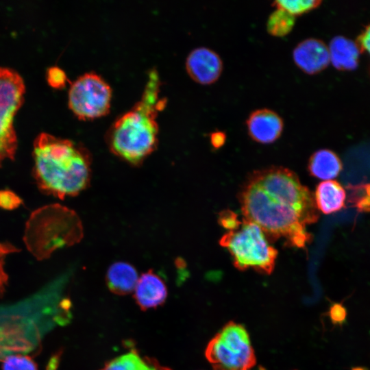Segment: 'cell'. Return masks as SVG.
Wrapping results in <instances>:
<instances>
[{
	"label": "cell",
	"mask_w": 370,
	"mask_h": 370,
	"mask_svg": "<svg viewBox=\"0 0 370 370\" xmlns=\"http://www.w3.org/2000/svg\"><path fill=\"white\" fill-rule=\"evenodd\" d=\"M342 168L339 157L334 151L327 149L314 152L308 164V171L312 176L325 181L337 177Z\"/></svg>",
	"instance_id": "e0dca14e"
},
{
	"label": "cell",
	"mask_w": 370,
	"mask_h": 370,
	"mask_svg": "<svg viewBox=\"0 0 370 370\" xmlns=\"http://www.w3.org/2000/svg\"><path fill=\"white\" fill-rule=\"evenodd\" d=\"M295 17L285 10L276 8L270 14L267 21L268 33L275 37H284L293 30Z\"/></svg>",
	"instance_id": "ac0fdd59"
},
{
	"label": "cell",
	"mask_w": 370,
	"mask_h": 370,
	"mask_svg": "<svg viewBox=\"0 0 370 370\" xmlns=\"http://www.w3.org/2000/svg\"><path fill=\"white\" fill-rule=\"evenodd\" d=\"M61 354L60 352L53 356L49 360L46 370H57L59 366Z\"/></svg>",
	"instance_id": "83f0119b"
},
{
	"label": "cell",
	"mask_w": 370,
	"mask_h": 370,
	"mask_svg": "<svg viewBox=\"0 0 370 370\" xmlns=\"http://www.w3.org/2000/svg\"><path fill=\"white\" fill-rule=\"evenodd\" d=\"M246 126L247 133L253 140L270 144L280 137L284 130V121L275 111L260 108L249 114Z\"/></svg>",
	"instance_id": "30bf717a"
},
{
	"label": "cell",
	"mask_w": 370,
	"mask_h": 370,
	"mask_svg": "<svg viewBox=\"0 0 370 370\" xmlns=\"http://www.w3.org/2000/svg\"><path fill=\"white\" fill-rule=\"evenodd\" d=\"M3 370H37V366L33 360L27 356L11 355L3 361Z\"/></svg>",
	"instance_id": "ffe728a7"
},
{
	"label": "cell",
	"mask_w": 370,
	"mask_h": 370,
	"mask_svg": "<svg viewBox=\"0 0 370 370\" xmlns=\"http://www.w3.org/2000/svg\"><path fill=\"white\" fill-rule=\"evenodd\" d=\"M138 278L135 267L128 262L119 261L108 268L106 281L111 292L118 295H125L134 292Z\"/></svg>",
	"instance_id": "4fadbf2b"
},
{
	"label": "cell",
	"mask_w": 370,
	"mask_h": 370,
	"mask_svg": "<svg viewBox=\"0 0 370 370\" xmlns=\"http://www.w3.org/2000/svg\"><path fill=\"white\" fill-rule=\"evenodd\" d=\"M167 288L162 278L149 270L138 280L134 291V297L142 310L162 305L167 297Z\"/></svg>",
	"instance_id": "7c38bea8"
},
{
	"label": "cell",
	"mask_w": 370,
	"mask_h": 370,
	"mask_svg": "<svg viewBox=\"0 0 370 370\" xmlns=\"http://www.w3.org/2000/svg\"><path fill=\"white\" fill-rule=\"evenodd\" d=\"M82 236L81 222L71 210L59 204L43 206L27 221L23 240L38 260L49 258L56 249L70 246Z\"/></svg>",
	"instance_id": "277c9868"
},
{
	"label": "cell",
	"mask_w": 370,
	"mask_h": 370,
	"mask_svg": "<svg viewBox=\"0 0 370 370\" xmlns=\"http://www.w3.org/2000/svg\"><path fill=\"white\" fill-rule=\"evenodd\" d=\"M225 140V134L222 131H215L210 135V142L214 148H219L223 146Z\"/></svg>",
	"instance_id": "4316f807"
},
{
	"label": "cell",
	"mask_w": 370,
	"mask_h": 370,
	"mask_svg": "<svg viewBox=\"0 0 370 370\" xmlns=\"http://www.w3.org/2000/svg\"><path fill=\"white\" fill-rule=\"evenodd\" d=\"M295 65L308 75H315L330 63L328 46L320 39L309 38L299 42L293 50Z\"/></svg>",
	"instance_id": "8fae6325"
},
{
	"label": "cell",
	"mask_w": 370,
	"mask_h": 370,
	"mask_svg": "<svg viewBox=\"0 0 370 370\" xmlns=\"http://www.w3.org/2000/svg\"><path fill=\"white\" fill-rule=\"evenodd\" d=\"M34 176L39 188L59 199L84 190L90 178L87 151L71 140L41 133L34 143Z\"/></svg>",
	"instance_id": "7a4b0ae2"
},
{
	"label": "cell",
	"mask_w": 370,
	"mask_h": 370,
	"mask_svg": "<svg viewBox=\"0 0 370 370\" xmlns=\"http://www.w3.org/2000/svg\"><path fill=\"white\" fill-rule=\"evenodd\" d=\"M68 99L70 109L79 119H92L109 112L112 89L97 73H86L71 84Z\"/></svg>",
	"instance_id": "ba28073f"
},
{
	"label": "cell",
	"mask_w": 370,
	"mask_h": 370,
	"mask_svg": "<svg viewBox=\"0 0 370 370\" xmlns=\"http://www.w3.org/2000/svg\"><path fill=\"white\" fill-rule=\"evenodd\" d=\"M354 370H363L362 369H360V368H357V369H355Z\"/></svg>",
	"instance_id": "f1b7e54d"
},
{
	"label": "cell",
	"mask_w": 370,
	"mask_h": 370,
	"mask_svg": "<svg viewBox=\"0 0 370 370\" xmlns=\"http://www.w3.org/2000/svg\"><path fill=\"white\" fill-rule=\"evenodd\" d=\"M47 79L49 84L55 88H61L65 86L67 77L65 72L58 66H51L47 72Z\"/></svg>",
	"instance_id": "44dd1931"
},
{
	"label": "cell",
	"mask_w": 370,
	"mask_h": 370,
	"mask_svg": "<svg viewBox=\"0 0 370 370\" xmlns=\"http://www.w3.org/2000/svg\"><path fill=\"white\" fill-rule=\"evenodd\" d=\"M346 309L340 304H334L330 308L329 316L334 324H342L346 319Z\"/></svg>",
	"instance_id": "d4e9b609"
},
{
	"label": "cell",
	"mask_w": 370,
	"mask_h": 370,
	"mask_svg": "<svg viewBox=\"0 0 370 370\" xmlns=\"http://www.w3.org/2000/svg\"><path fill=\"white\" fill-rule=\"evenodd\" d=\"M219 244L228 250L234 267L241 271L251 269L270 274L274 269L278 251L253 222L243 219L240 227L225 233Z\"/></svg>",
	"instance_id": "5b68a950"
},
{
	"label": "cell",
	"mask_w": 370,
	"mask_h": 370,
	"mask_svg": "<svg viewBox=\"0 0 370 370\" xmlns=\"http://www.w3.org/2000/svg\"><path fill=\"white\" fill-rule=\"evenodd\" d=\"M17 251L14 246L8 243H0V292L3 289L7 281V275L3 269L4 258L6 255Z\"/></svg>",
	"instance_id": "cb8c5ba5"
},
{
	"label": "cell",
	"mask_w": 370,
	"mask_h": 370,
	"mask_svg": "<svg viewBox=\"0 0 370 370\" xmlns=\"http://www.w3.org/2000/svg\"><path fill=\"white\" fill-rule=\"evenodd\" d=\"M358 45L360 51L366 52L370 57V25L361 34Z\"/></svg>",
	"instance_id": "484cf974"
},
{
	"label": "cell",
	"mask_w": 370,
	"mask_h": 370,
	"mask_svg": "<svg viewBox=\"0 0 370 370\" xmlns=\"http://www.w3.org/2000/svg\"><path fill=\"white\" fill-rule=\"evenodd\" d=\"M219 223L228 231H234L238 229L242 224L237 214L230 210H225L219 214Z\"/></svg>",
	"instance_id": "603a6c76"
},
{
	"label": "cell",
	"mask_w": 370,
	"mask_h": 370,
	"mask_svg": "<svg viewBox=\"0 0 370 370\" xmlns=\"http://www.w3.org/2000/svg\"><path fill=\"white\" fill-rule=\"evenodd\" d=\"M321 3V1L319 0H278L273 2V6H275L276 8L285 10L288 13L296 17L316 9L319 6Z\"/></svg>",
	"instance_id": "d6986e66"
},
{
	"label": "cell",
	"mask_w": 370,
	"mask_h": 370,
	"mask_svg": "<svg viewBox=\"0 0 370 370\" xmlns=\"http://www.w3.org/2000/svg\"><path fill=\"white\" fill-rule=\"evenodd\" d=\"M223 64L214 50L200 47L192 50L186 60L188 75L197 83L210 85L216 82L223 72Z\"/></svg>",
	"instance_id": "9c48e42d"
},
{
	"label": "cell",
	"mask_w": 370,
	"mask_h": 370,
	"mask_svg": "<svg viewBox=\"0 0 370 370\" xmlns=\"http://www.w3.org/2000/svg\"><path fill=\"white\" fill-rule=\"evenodd\" d=\"M330 62L339 70H353L357 65L360 53L358 43L343 36H336L328 46Z\"/></svg>",
	"instance_id": "5bb4252c"
},
{
	"label": "cell",
	"mask_w": 370,
	"mask_h": 370,
	"mask_svg": "<svg viewBox=\"0 0 370 370\" xmlns=\"http://www.w3.org/2000/svg\"><path fill=\"white\" fill-rule=\"evenodd\" d=\"M314 197L317 209L328 214L345 207L346 192L338 182L326 180L317 185Z\"/></svg>",
	"instance_id": "9a60e30c"
},
{
	"label": "cell",
	"mask_w": 370,
	"mask_h": 370,
	"mask_svg": "<svg viewBox=\"0 0 370 370\" xmlns=\"http://www.w3.org/2000/svg\"><path fill=\"white\" fill-rule=\"evenodd\" d=\"M22 204V199L14 192L9 190H0V208L14 210Z\"/></svg>",
	"instance_id": "7402d4cb"
},
{
	"label": "cell",
	"mask_w": 370,
	"mask_h": 370,
	"mask_svg": "<svg viewBox=\"0 0 370 370\" xmlns=\"http://www.w3.org/2000/svg\"><path fill=\"white\" fill-rule=\"evenodd\" d=\"M243 219L258 225L269 241L305 248L312 240L306 225L319 218L314 194L291 170L271 166L254 171L238 196Z\"/></svg>",
	"instance_id": "6da1fadb"
},
{
	"label": "cell",
	"mask_w": 370,
	"mask_h": 370,
	"mask_svg": "<svg viewBox=\"0 0 370 370\" xmlns=\"http://www.w3.org/2000/svg\"><path fill=\"white\" fill-rule=\"evenodd\" d=\"M205 356L213 370H250L256 356L246 329L230 322L208 343Z\"/></svg>",
	"instance_id": "8992f818"
},
{
	"label": "cell",
	"mask_w": 370,
	"mask_h": 370,
	"mask_svg": "<svg viewBox=\"0 0 370 370\" xmlns=\"http://www.w3.org/2000/svg\"><path fill=\"white\" fill-rule=\"evenodd\" d=\"M99 370H171L156 358L143 356L133 346L129 351L106 362Z\"/></svg>",
	"instance_id": "2e32d148"
},
{
	"label": "cell",
	"mask_w": 370,
	"mask_h": 370,
	"mask_svg": "<svg viewBox=\"0 0 370 370\" xmlns=\"http://www.w3.org/2000/svg\"><path fill=\"white\" fill-rule=\"evenodd\" d=\"M25 86L15 71L0 67V166L5 159L14 160L17 139L14 116L23 102Z\"/></svg>",
	"instance_id": "52a82bcc"
},
{
	"label": "cell",
	"mask_w": 370,
	"mask_h": 370,
	"mask_svg": "<svg viewBox=\"0 0 370 370\" xmlns=\"http://www.w3.org/2000/svg\"><path fill=\"white\" fill-rule=\"evenodd\" d=\"M261 370H264V369H262Z\"/></svg>",
	"instance_id": "f546056e"
},
{
	"label": "cell",
	"mask_w": 370,
	"mask_h": 370,
	"mask_svg": "<svg viewBox=\"0 0 370 370\" xmlns=\"http://www.w3.org/2000/svg\"><path fill=\"white\" fill-rule=\"evenodd\" d=\"M148 77L140 99L114 121L107 136L111 151L134 165L141 164L156 149V116L164 106V100L159 97L160 82L157 71H150Z\"/></svg>",
	"instance_id": "3957f363"
}]
</instances>
